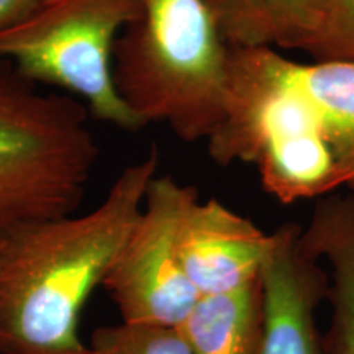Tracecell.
Here are the masks:
<instances>
[{"instance_id":"1","label":"cell","mask_w":354,"mask_h":354,"mask_svg":"<svg viewBox=\"0 0 354 354\" xmlns=\"http://www.w3.org/2000/svg\"><path fill=\"white\" fill-rule=\"evenodd\" d=\"M216 165H254L294 203L354 185V63H302L274 48H230L223 113L207 140Z\"/></svg>"},{"instance_id":"2","label":"cell","mask_w":354,"mask_h":354,"mask_svg":"<svg viewBox=\"0 0 354 354\" xmlns=\"http://www.w3.org/2000/svg\"><path fill=\"white\" fill-rule=\"evenodd\" d=\"M158 167L151 149L122 171L95 209L0 236V354H86L82 310L135 227Z\"/></svg>"},{"instance_id":"3","label":"cell","mask_w":354,"mask_h":354,"mask_svg":"<svg viewBox=\"0 0 354 354\" xmlns=\"http://www.w3.org/2000/svg\"><path fill=\"white\" fill-rule=\"evenodd\" d=\"M228 56L205 0H140L115 48V82L145 125L207 141L223 113Z\"/></svg>"},{"instance_id":"4","label":"cell","mask_w":354,"mask_h":354,"mask_svg":"<svg viewBox=\"0 0 354 354\" xmlns=\"http://www.w3.org/2000/svg\"><path fill=\"white\" fill-rule=\"evenodd\" d=\"M97 154L81 105L0 73V236L74 214Z\"/></svg>"},{"instance_id":"5","label":"cell","mask_w":354,"mask_h":354,"mask_svg":"<svg viewBox=\"0 0 354 354\" xmlns=\"http://www.w3.org/2000/svg\"><path fill=\"white\" fill-rule=\"evenodd\" d=\"M140 0H41L0 26V59L21 77L73 92L95 118L123 130L146 127L115 82L118 38L138 19Z\"/></svg>"},{"instance_id":"6","label":"cell","mask_w":354,"mask_h":354,"mask_svg":"<svg viewBox=\"0 0 354 354\" xmlns=\"http://www.w3.org/2000/svg\"><path fill=\"white\" fill-rule=\"evenodd\" d=\"M198 190L172 176H154L143 210L105 277L123 322L180 326L201 295L177 250L180 221Z\"/></svg>"},{"instance_id":"7","label":"cell","mask_w":354,"mask_h":354,"mask_svg":"<svg viewBox=\"0 0 354 354\" xmlns=\"http://www.w3.org/2000/svg\"><path fill=\"white\" fill-rule=\"evenodd\" d=\"M300 233L295 223L271 233L259 276L264 308L259 354H325L317 308L328 299V274L305 250Z\"/></svg>"},{"instance_id":"8","label":"cell","mask_w":354,"mask_h":354,"mask_svg":"<svg viewBox=\"0 0 354 354\" xmlns=\"http://www.w3.org/2000/svg\"><path fill=\"white\" fill-rule=\"evenodd\" d=\"M271 233L209 198L189 207L177 233V250L190 284L201 295L228 294L259 281Z\"/></svg>"},{"instance_id":"9","label":"cell","mask_w":354,"mask_h":354,"mask_svg":"<svg viewBox=\"0 0 354 354\" xmlns=\"http://www.w3.org/2000/svg\"><path fill=\"white\" fill-rule=\"evenodd\" d=\"M300 240L310 254L331 268L333 317L323 338L325 354H354V194L318 202Z\"/></svg>"},{"instance_id":"10","label":"cell","mask_w":354,"mask_h":354,"mask_svg":"<svg viewBox=\"0 0 354 354\" xmlns=\"http://www.w3.org/2000/svg\"><path fill=\"white\" fill-rule=\"evenodd\" d=\"M264 308L261 281L228 294L202 295L179 326L192 354H259Z\"/></svg>"},{"instance_id":"11","label":"cell","mask_w":354,"mask_h":354,"mask_svg":"<svg viewBox=\"0 0 354 354\" xmlns=\"http://www.w3.org/2000/svg\"><path fill=\"white\" fill-rule=\"evenodd\" d=\"M230 48L300 50L317 0H205Z\"/></svg>"},{"instance_id":"12","label":"cell","mask_w":354,"mask_h":354,"mask_svg":"<svg viewBox=\"0 0 354 354\" xmlns=\"http://www.w3.org/2000/svg\"><path fill=\"white\" fill-rule=\"evenodd\" d=\"M86 354H192L179 326L130 323L100 326Z\"/></svg>"},{"instance_id":"13","label":"cell","mask_w":354,"mask_h":354,"mask_svg":"<svg viewBox=\"0 0 354 354\" xmlns=\"http://www.w3.org/2000/svg\"><path fill=\"white\" fill-rule=\"evenodd\" d=\"M300 50L317 61L354 63V0H317L315 19Z\"/></svg>"},{"instance_id":"14","label":"cell","mask_w":354,"mask_h":354,"mask_svg":"<svg viewBox=\"0 0 354 354\" xmlns=\"http://www.w3.org/2000/svg\"><path fill=\"white\" fill-rule=\"evenodd\" d=\"M41 0H0V26L21 19Z\"/></svg>"},{"instance_id":"15","label":"cell","mask_w":354,"mask_h":354,"mask_svg":"<svg viewBox=\"0 0 354 354\" xmlns=\"http://www.w3.org/2000/svg\"><path fill=\"white\" fill-rule=\"evenodd\" d=\"M349 192H351V194H354V185H353V187H351V189H349Z\"/></svg>"}]
</instances>
